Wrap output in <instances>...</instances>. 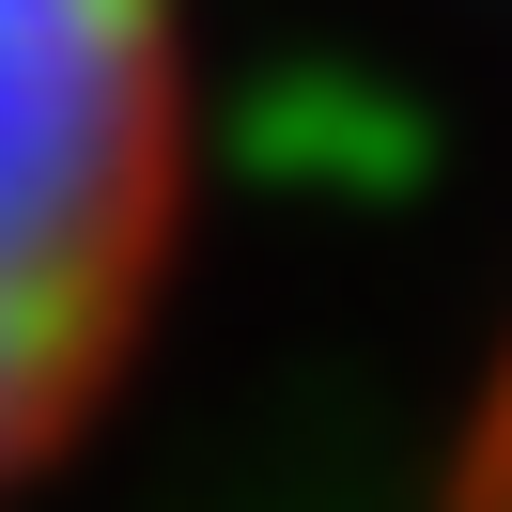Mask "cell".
Segmentation results:
<instances>
[{
	"label": "cell",
	"mask_w": 512,
	"mask_h": 512,
	"mask_svg": "<svg viewBox=\"0 0 512 512\" xmlns=\"http://www.w3.org/2000/svg\"><path fill=\"white\" fill-rule=\"evenodd\" d=\"M171 171L187 94L156 0H0V466H32L125 357Z\"/></svg>",
	"instance_id": "6da1fadb"
}]
</instances>
